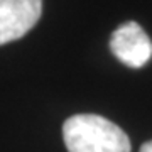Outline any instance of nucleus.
Segmentation results:
<instances>
[{"label": "nucleus", "mask_w": 152, "mask_h": 152, "mask_svg": "<svg viewBox=\"0 0 152 152\" xmlns=\"http://www.w3.org/2000/svg\"><path fill=\"white\" fill-rule=\"evenodd\" d=\"M68 152H130V140L118 125L102 115H73L63 125Z\"/></svg>", "instance_id": "f257e3e1"}, {"label": "nucleus", "mask_w": 152, "mask_h": 152, "mask_svg": "<svg viewBox=\"0 0 152 152\" xmlns=\"http://www.w3.org/2000/svg\"><path fill=\"white\" fill-rule=\"evenodd\" d=\"M115 58L129 68L139 69L152 58V41L137 22H125L117 27L110 39Z\"/></svg>", "instance_id": "f03ea898"}, {"label": "nucleus", "mask_w": 152, "mask_h": 152, "mask_svg": "<svg viewBox=\"0 0 152 152\" xmlns=\"http://www.w3.org/2000/svg\"><path fill=\"white\" fill-rule=\"evenodd\" d=\"M41 12L42 0H0V46L26 36Z\"/></svg>", "instance_id": "7ed1b4c3"}, {"label": "nucleus", "mask_w": 152, "mask_h": 152, "mask_svg": "<svg viewBox=\"0 0 152 152\" xmlns=\"http://www.w3.org/2000/svg\"><path fill=\"white\" fill-rule=\"evenodd\" d=\"M140 152H152V140L145 142V144L140 147Z\"/></svg>", "instance_id": "20e7f679"}]
</instances>
